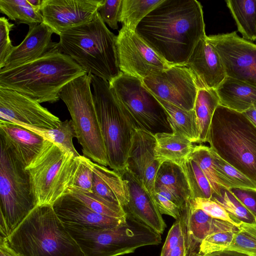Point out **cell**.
<instances>
[{
	"label": "cell",
	"instance_id": "31",
	"mask_svg": "<svg viewBox=\"0 0 256 256\" xmlns=\"http://www.w3.org/2000/svg\"><path fill=\"white\" fill-rule=\"evenodd\" d=\"M0 12L18 24L31 26L43 23L40 11L34 8L27 0H0Z\"/></svg>",
	"mask_w": 256,
	"mask_h": 256
},
{
	"label": "cell",
	"instance_id": "44",
	"mask_svg": "<svg viewBox=\"0 0 256 256\" xmlns=\"http://www.w3.org/2000/svg\"><path fill=\"white\" fill-rule=\"evenodd\" d=\"M14 26L4 16L0 18V69L4 67L6 59L14 46L10 38V32Z\"/></svg>",
	"mask_w": 256,
	"mask_h": 256
},
{
	"label": "cell",
	"instance_id": "49",
	"mask_svg": "<svg viewBox=\"0 0 256 256\" xmlns=\"http://www.w3.org/2000/svg\"><path fill=\"white\" fill-rule=\"evenodd\" d=\"M166 256H186V246L184 238L178 246L172 250Z\"/></svg>",
	"mask_w": 256,
	"mask_h": 256
},
{
	"label": "cell",
	"instance_id": "45",
	"mask_svg": "<svg viewBox=\"0 0 256 256\" xmlns=\"http://www.w3.org/2000/svg\"><path fill=\"white\" fill-rule=\"evenodd\" d=\"M229 190L256 218V188H234Z\"/></svg>",
	"mask_w": 256,
	"mask_h": 256
},
{
	"label": "cell",
	"instance_id": "2",
	"mask_svg": "<svg viewBox=\"0 0 256 256\" xmlns=\"http://www.w3.org/2000/svg\"><path fill=\"white\" fill-rule=\"evenodd\" d=\"M87 74L56 46L31 62L0 70V88L11 90L39 103H54L68 82Z\"/></svg>",
	"mask_w": 256,
	"mask_h": 256
},
{
	"label": "cell",
	"instance_id": "46",
	"mask_svg": "<svg viewBox=\"0 0 256 256\" xmlns=\"http://www.w3.org/2000/svg\"><path fill=\"white\" fill-rule=\"evenodd\" d=\"M184 238L180 218L176 220L168 231L160 256H166L170 252L179 244Z\"/></svg>",
	"mask_w": 256,
	"mask_h": 256
},
{
	"label": "cell",
	"instance_id": "24",
	"mask_svg": "<svg viewBox=\"0 0 256 256\" xmlns=\"http://www.w3.org/2000/svg\"><path fill=\"white\" fill-rule=\"evenodd\" d=\"M93 172L92 192L124 208L129 200L127 181L118 172L90 160Z\"/></svg>",
	"mask_w": 256,
	"mask_h": 256
},
{
	"label": "cell",
	"instance_id": "33",
	"mask_svg": "<svg viewBox=\"0 0 256 256\" xmlns=\"http://www.w3.org/2000/svg\"><path fill=\"white\" fill-rule=\"evenodd\" d=\"M163 0H122L120 22L135 32L140 21Z\"/></svg>",
	"mask_w": 256,
	"mask_h": 256
},
{
	"label": "cell",
	"instance_id": "23",
	"mask_svg": "<svg viewBox=\"0 0 256 256\" xmlns=\"http://www.w3.org/2000/svg\"><path fill=\"white\" fill-rule=\"evenodd\" d=\"M0 138L14 152L26 168L41 151L46 139L20 125L0 120Z\"/></svg>",
	"mask_w": 256,
	"mask_h": 256
},
{
	"label": "cell",
	"instance_id": "3",
	"mask_svg": "<svg viewBox=\"0 0 256 256\" xmlns=\"http://www.w3.org/2000/svg\"><path fill=\"white\" fill-rule=\"evenodd\" d=\"M59 36L56 48L70 56L87 74L108 82L122 74L116 36L108 29L98 12L92 20L68 29Z\"/></svg>",
	"mask_w": 256,
	"mask_h": 256
},
{
	"label": "cell",
	"instance_id": "9",
	"mask_svg": "<svg viewBox=\"0 0 256 256\" xmlns=\"http://www.w3.org/2000/svg\"><path fill=\"white\" fill-rule=\"evenodd\" d=\"M92 74H86L66 84L58 94L66 104L84 156L108 166L91 90Z\"/></svg>",
	"mask_w": 256,
	"mask_h": 256
},
{
	"label": "cell",
	"instance_id": "40",
	"mask_svg": "<svg viewBox=\"0 0 256 256\" xmlns=\"http://www.w3.org/2000/svg\"><path fill=\"white\" fill-rule=\"evenodd\" d=\"M238 228L208 236L200 243L197 256L224 251L230 245Z\"/></svg>",
	"mask_w": 256,
	"mask_h": 256
},
{
	"label": "cell",
	"instance_id": "8",
	"mask_svg": "<svg viewBox=\"0 0 256 256\" xmlns=\"http://www.w3.org/2000/svg\"><path fill=\"white\" fill-rule=\"evenodd\" d=\"M84 256H120L138 248L161 243V234L126 214V221L108 228H86L64 224Z\"/></svg>",
	"mask_w": 256,
	"mask_h": 256
},
{
	"label": "cell",
	"instance_id": "15",
	"mask_svg": "<svg viewBox=\"0 0 256 256\" xmlns=\"http://www.w3.org/2000/svg\"><path fill=\"white\" fill-rule=\"evenodd\" d=\"M0 120L24 128L52 129L62 122L37 101L17 92L0 88Z\"/></svg>",
	"mask_w": 256,
	"mask_h": 256
},
{
	"label": "cell",
	"instance_id": "11",
	"mask_svg": "<svg viewBox=\"0 0 256 256\" xmlns=\"http://www.w3.org/2000/svg\"><path fill=\"white\" fill-rule=\"evenodd\" d=\"M109 84L113 94L138 128L154 134L172 132L164 108L142 80L122 72Z\"/></svg>",
	"mask_w": 256,
	"mask_h": 256
},
{
	"label": "cell",
	"instance_id": "6",
	"mask_svg": "<svg viewBox=\"0 0 256 256\" xmlns=\"http://www.w3.org/2000/svg\"><path fill=\"white\" fill-rule=\"evenodd\" d=\"M91 85L108 166L120 174L126 168L132 138L138 128L113 94L108 80L92 74Z\"/></svg>",
	"mask_w": 256,
	"mask_h": 256
},
{
	"label": "cell",
	"instance_id": "27",
	"mask_svg": "<svg viewBox=\"0 0 256 256\" xmlns=\"http://www.w3.org/2000/svg\"><path fill=\"white\" fill-rule=\"evenodd\" d=\"M154 136L156 155L161 163L168 161L181 166L194 147L190 140L176 133L158 132Z\"/></svg>",
	"mask_w": 256,
	"mask_h": 256
},
{
	"label": "cell",
	"instance_id": "30",
	"mask_svg": "<svg viewBox=\"0 0 256 256\" xmlns=\"http://www.w3.org/2000/svg\"><path fill=\"white\" fill-rule=\"evenodd\" d=\"M238 31L250 42L256 40V0H226Z\"/></svg>",
	"mask_w": 256,
	"mask_h": 256
},
{
	"label": "cell",
	"instance_id": "25",
	"mask_svg": "<svg viewBox=\"0 0 256 256\" xmlns=\"http://www.w3.org/2000/svg\"><path fill=\"white\" fill-rule=\"evenodd\" d=\"M154 192H161L171 196L180 209L188 200H193L182 166L170 162H164L160 165L156 176Z\"/></svg>",
	"mask_w": 256,
	"mask_h": 256
},
{
	"label": "cell",
	"instance_id": "38",
	"mask_svg": "<svg viewBox=\"0 0 256 256\" xmlns=\"http://www.w3.org/2000/svg\"><path fill=\"white\" fill-rule=\"evenodd\" d=\"M222 206L238 222L256 223V218L229 190L221 186L218 194L214 192L212 198Z\"/></svg>",
	"mask_w": 256,
	"mask_h": 256
},
{
	"label": "cell",
	"instance_id": "5",
	"mask_svg": "<svg viewBox=\"0 0 256 256\" xmlns=\"http://www.w3.org/2000/svg\"><path fill=\"white\" fill-rule=\"evenodd\" d=\"M207 142L222 159L256 183V126L244 113L220 104Z\"/></svg>",
	"mask_w": 256,
	"mask_h": 256
},
{
	"label": "cell",
	"instance_id": "10",
	"mask_svg": "<svg viewBox=\"0 0 256 256\" xmlns=\"http://www.w3.org/2000/svg\"><path fill=\"white\" fill-rule=\"evenodd\" d=\"M77 164L76 157L72 153L46 139L39 154L26 168L38 205L52 204L68 192Z\"/></svg>",
	"mask_w": 256,
	"mask_h": 256
},
{
	"label": "cell",
	"instance_id": "47",
	"mask_svg": "<svg viewBox=\"0 0 256 256\" xmlns=\"http://www.w3.org/2000/svg\"><path fill=\"white\" fill-rule=\"evenodd\" d=\"M153 197L162 214L168 215L176 220L180 218L181 209L172 200L156 192H154Z\"/></svg>",
	"mask_w": 256,
	"mask_h": 256
},
{
	"label": "cell",
	"instance_id": "17",
	"mask_svg": "<svg viewBox=\"0 0 256 256\" xmlns=\"http://www.w3.org/2000/svg\"><path fill=\"white\" fill-rule=\"evenodd\" d=\"M154 134L138 128L133 136L126 168L153 196L154 182L161 162L156 155Z\"/></svg>",
	"mask_w": 256,
	"mask_h": 256
},
{
	"label": "cell",
	"instance_id": "19",
	"mask_svg": "<svg viewBox=\"0 0 256 256\" xmlns=\"http://www.w3.org/2000/svg\"><path fill=\"white\" fill-rule=\"evenodd\" d=\"M52 206L64 224L86 228H108L118 226L126 221V216L118 218L96 213L70 192L58 198Z\"/></svg>",
	"mask_w": 256,
	"mask_h": 256
},
{
	"label": "cell",
	"instance_id": "41",
	"mask_svg": "<svg viewBox=\"0 0 256 256\" xmlns=\"http://www.w3.org/2000/svg\"><path fill=\"white\" fill-rule=\"evenodd\" d=\"M192 208L200 209L212 218L227 222L238 228L241 222L236 221L220 204L211 198H196L191 200Z\"/></svg>",
	"mask_w": 256,
	"mask_h": 256
},
{
	"label": "cell",
	"instance_id": "36",
	"mask_svg": "<svg viewBox=\"0 0 256 256\" xmlns=\"http://www.w3.org/2000/svg\"><path fill=\"white\" fill-rule=\"evenodd\" d=\"M181 166L186 177L193 200L196 198H212L214 191L198 164L188 157Z\"/></svg>",
	"mask_w": 256,
	"mask_h": 256
},
{
	"label": "cell",
	"instance_id": "50",
	"mask_svg": "<svg viewBox=\"0 0 256 256\" xmlns=\"http://www.w3.org/2000/svg\"><path fill=\"white\" fill-rule=\"evenodd\" d=\"M243 113L256 126V106L253 107Z\"/></svg>",
	"mask_w": 256,
	"mask_h": 256
},
{
	"label": "cell",
	"instance_id": "34",
	"mask_svg": "<svg viewBox=\"0 0 256 256\" xmlns=\"http://www.w3.org/2000/svg\"><path fill=\"white\" fill-rule=\"evenodd\" d=\"M26 129L54 142L64 150L72 153L75 157L80 156L72 142L73 138H76V134L72 120L62 122L58 127L54 128H28Z\"/></svg>",
	"mask_w": 256,
	"mask_h": 256
},
{
	"label": "cell",
	"instance_id": "13",
	"mask_svg": "<svg viewBox=\"0 0 256 256\" xmlns=\"http://www.w3.org/2000/svg\"><path fill=\"white\" fill-rule=\"evenodd\" d=\"M222 62L226 76L256 86V44L236 31L206 36Z\"/></svg>",
	"mask_w": 256,
	"mask_h": 256
},
{
	"label": "cell",
	"instance_id": "26",
	"mask_svg": "<svg viewBox=\"0 0 256 256\" xmlns=\"http://www.w3.org/2000/svg\"><path fill=\"white\" fill-rule=\"evenodd\" d=\"M216 90L223 106L242 113L256 106V86L249 82L226 76Z\"/></svg>",
	"mask_w": 256,
	"mask_h": 256
},
{
	"label": "cell",
	"instance_id": "18",
	"mask_svg": "<svg viewBox=\"0 0 256 256\" xmlns=\"http://www.w3.org/2000/svg\"><path fill=\"white\" fill-rule=\"evenodd\" d=\"M188 200L180 210V218L186 246V256H197L202 242L208 235L237 229L226 221L212 218L200 209L192 208Z\"/></svg>",
	"mask_w": 256,
	"mask_h": 256
},
{
	"label": "cell",
	"instance_id": "48",
	"mask_svg": "<svg viewBox=\"0 0 256 256\" xmlns=\"http://www.w3.org/2000/svg\"><path fill=\"white\" fill-rule=\"evenodd\" d=\"M0 256H19L8 244L5 238H0Z\"/></svg>",
	"mask_w": 256,
	"mask_h": 256
},
{
	"label": "cell",
	"instance_id": "51",
	"mask_svg": "<svg viewBox=\"0 0 256 256\" xmlns=\"http://www.w3.org/2000/svg\"><path fill=\"white\" fill-rule=\"evenodd\" d=\"M30 4L36 10L40 11L43 0H27Z\"/></svg>",
	"mask_w": 256,
	"mask_h": 256
},
{
	"label": "cell",
	"instance_id": "35",
	"mask_svg": "<svg viewBox=\"0 0 256 256\" xmlns=\"http://www.w3.org/2000/svg\"><path fill=\"white\" fill-rule=\"evenodd\" d=\"M68 192L73 194L90 209L99 214L118 218L126 216L123 207L108 202L92 192H86L71 187Z\"/></svg>",
	"mask_w": 256,
	"mask_h": 256
},
{
	"label": "cell",
	"instance_id": "14",
	"mask_svg": "<svg viewBox=\"0 0 256 256\" xmlns=\"http://www.w3.org/2000/svg\"><path fill=\"white\" fill-rule=\"evenodd\" d=\"M142 82L155 96L181 108L194 110L199 86L194 74L186 66H170Z\"/></svg>",
	"mask_w": 256,
	"mask_h": 256
},
{
	"label": "cell",
	"instance_id": "12",
	"mask_svg": "<svg viewBox=\"0 0 256 256\" xmlns=\"http://www.w3.org/2000/svg\"><path fill=\"white\" fill-rule=\"evenodd\" d=\"M120 70L141 80L170 66L135 32L122 26L116 36Z\"/></svg>",
	"mask_w": 256,
	"mask_h": 256
},
{
	"label": "cell",
	"instance_id": "1",
	"mask_svg": "<svg viewBox=\"0 0 256 256\" xmlns=\"http://www.w3.org/2000/svg\"><path fill=\"white\" fill-rule=\"evenodd\" d=\"M135 32L170 66H185L206 36L202 6L196 0H163Z\"/></svg>",
	"mask_w": 256,
	"mask_h": 256
},
{
	"label": "cell",
	"instance_id": "28",
	"mask_svg": "<svg viewBox=\"0 0 256 256\" xmlns=\"http://www.w3.org/2000/svg\"><path fill=\"white\" fill-rule=\"evenodd\" d=\"M220 104V100L216 89H198L194 108L198 130L197 143L207 142L212 118L215 110Z\"/></svg>",
	"mask_w": 256,
	"mask_h": 256
},
{
	"label": "cell",
	"instance_id": "43",
	"mask_svg": "<svg viewBox=\"0 0 256 256\" xmlns=\"http://www.w3.org/2000/svg\"><path fill=\"white\" fill-rule=\"evenodd\" d=\"M122 0H104L98 9L100 16L105 24L112 30H118Z\"/></svg>",
	"mask_w": 256,
	"mask_h": 256
},
{
	"label": "cell",
	"instance_id": "29",
	"mask_svg": "<svg viewBox=\"0 0 256 256\" xmlns=\"http://www.w3.org/2000/svg\"><path fill=\"white\" fill-rule=\"evenodd\" d=\"M156 98L166 112L172 132L185 136L192 143H197L198 130L194 110H187L157 97Z\"/></svg>",
	"mask_w": 256,
	"mask_h": 256
},
{
	"label": "cell",
	"instance_id": "4",
	"mask_svg": "<svg viewBox=\"0 0 256 256\" xmlns=\"http://www.w3.org/2000/svg\"><path fill=\"white\" fill-rule=\"evenodd\" d=\"M5 238L19 256H84L52 204L36 206Z\"/></svg>",
	"mask_w": 256,
	"mask_h": 256
},
{
	"label": "cell",
	"instance_id": "21",
	"mask_svg": "<svg viewBox=\"0 0 256 256\" xmlns=\"http://www.w3.org/2000/svg\"><path fill=\"white\" fill-rule=\"evenodd\" d=\"M206 36L197 44L185 66L194 74L199 88L216 89L226 74L220 56Z\"/></svg>",
	"mask_w": 256,
	"mask_h": 256
},
{
	"label": "cell",
	"instance_id": "32",
	"mask_svg": "<svg viewBox=\"0 0 256 256\" xmlns=\"http://www.w3.org/2000/svg\"><path fill=\"white\" fill-rule=\"evenodd\" d=\"M214 169L220 186L256 188V183L219 156L210 147Z\"/></svg>",
	"mask_w": 256,
	"mask_h": 256
},
{
	"label": "cell",
	"instance_id": "16",
	"mask_svg": "<svg viewBox=\"0 0 256 256\" xmlns=\"http://www.w3.org/2000/svg\"><path fill=\"white\" fill-rule=\"evenodd\" d=\"M104 0H43V23L60 35L74 27L92 20Z\"/></svg>",
	"mask_w": 256,
	"mask_h": 256
},
{
	"label": "cell",
	"instance_id": "39",
	"mask_svg": "<svg viewBox=\"0 0 256 256\" xmlns=\"http://www.w3.org/2000/svg\"><path fill=\"white\" fill-rule=\"evenodd\" d=\"M188 157L198 164L208 180L214 192L218 194L221 186L214 169L210 146L202 144L194 146Z\"/></svg>",
	"mask_w": 256,
	"mask_h": 256
},
{
	"label": "cell",
	"instance_id": "7",
	"mask_svg": "<svg viewBox=\"0 0 256 256\" xmlns=\"http://www.w3.org/2000/svg\"><path fill=\"white\" fill-rule=\"evenodd\" d=\"M0 232L6 238L38 205L28 172L0 138Z\"/></svg>",
	"mask_w": 256,
	"mask_h": 256
},
{
	"label": "cell",
	"instance_id": "22",
	"mask_svg": "<svg viewBox=\"0 0 256 256\" xmlns=\"http://www.w3.org/2000/svg\"><path fill=\"white\" fill-rule=\"evenodd\" d=\"M54 33L44 23L29 26L24 39L18 46H14L0 70H6L31 62L53 49L56 44L52 40Z\"/></svg>",
	"mask_w": 256,
	"mask_h": 256
},
{
	"label": "cell",
	"instance_id": "20",
	"mask_svg": "<svg viewBox=\"0 0 256 256\" xmlns=\"http://www.w3.org/2000/svg\"><path fill=\"white\" fill-rule=\"evenodd\" d=\"M127 181L129 200L124 208L126 213L136 220L162 234L166 224L154 197L126 168L120 174Z\"/></svg>",
	"mask_w": 256,
	"mask_h": 256
},
{
	"label": "cell",
	"instance_id": "37",
	"mask_svg": "<svg viewBox=\"0 0 256 256\" xmlns=\"http://www.w3.org/2000/svg\"><path fill=\"white\" fill-rule=\"evenodd\" d=\"M223 252L256 256V223L242 222L230 245Z\"/></svg>",
	"mask_w": 256,
	"mask_h": 256
},
{
	"label": "cell",
	"instance_id": "42",
	"mask_svg": "<svg viewBox=\"0 0 256 256\" xmlns=\"http://www.w3.org/2000/svg\"><path fill=\"white\" fill-rule=\"evenodd\" d=\"M76 158L77 168L72 187L92 192L93 172L90 162V159L80 155Z\"/></svg>",
	"mask_w": 256,
	"mask_h": 256
}]
</instances>
